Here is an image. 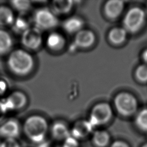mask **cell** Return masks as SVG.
<instances>
[{
  "label": "cell",
  "instance_id": "1",
  "mask_svg": "<svg viewBox=\"0 0 147 147\" xmlns=\"http://www.w3.org/2000/svg\"><path fill=\"white\" fill-rule=\"evenodd\" d=\"M34 64V59L32 55L21 49L10 52L7 60V65L10 71L18 76L29 74L32 71Z\"/></svg>",
  "mask_w": 147,
  "mask_h": 147
},
{
  "label": "cell",
  "instance_id": "2",
  "mask_svg": "<svg viewBox=\"0 0 147 147\" xmlns=\"http://www.w3.org/2000/svg\"><path fill=\"white\" fill-rule=\"evenodd\" d=\"M48 130L47 119L40 115H32L28 117L23 125V131L26 137L32 142H44Z\"/></svg>",
  "mask_w": 147,
  "mask_h": 147
},
{
  "label": "cell",
  "instance_id": "3",
  "mask_svg": "<svg viewBox=\"0 0 147 147\" xmlns=\"http://www.w3.org/2000/svg\"><path fill=\"white\" fill-rule=\"evenodd\" d=\"M32 22L34 27L41 30H51L59 24L57 16L50 9L47 7H41L37 9L33 16Z\"/></svg>",
  "mask_w": 147,
  "mask_h": 147
},
{
  "label": "cell",
  "instance_id": "4",
  "mask_svg": "<svg viewBox=\"0 0 147 147\" xmlns=\"http://www.w3.org/2000/svg\"><path fill=\"white\" fill-rule=\"evenodd\" d=\"M112 116L113 110L111 106L107 102H99L92 107L88 120L95 127L106 124Z\"/></svg>",
  "mask_w": 147,
  "mask_h": 147
},
{
  "label": "cell",
  "instance_id": "5",
  "mask_svg": "<svg viewBox=\"0 0 147 147\" xmlns=\"http://www.w3.org/2000/svg\"><path fill=\"white\" fill-rule=\"evenodd\" d=\"M114 105L117 111L124 116L131 115L137 108V101L134 96L126 92L118 94L114 98Z\"/></svg>",
  "mask_w": 147,
  "mask_h": 147
},
{
  "label": "cell",
  "instance_id": "6",
  "mask_svg": "<svg viewBox=\"0 0 147 147\" xmlns=\"http://www.w3.org/2000/svg\"><path fill=\"white\" fill-rule=\"evenodd\" d=\"M144 21L145 13L142 9L137 7L131 8L123 18V28L126 32H136L141 28Z\"/></svg>",
  "mask_w": 147,
  "mask_h": 147
},
{
  "label": "cell",
  "instance_id": "7",
  "mask_svg": "<svg viewBox=\"0 0 147 147\" xmlns=\"http://www.w3.org/2000/svg\"><path fill=\"white\" fill-rule=\"evenodd\" d=\"M21 41L23 46L27 49L36 50L41 47L42 42L41 31L34 26L30 27L21 34Z\"/></svg>",
  "mask_w": 147,
  "mask_h": 147
},
{
  "label": "cell",
  "instance_id": "8",
  "mask_svg": "<svg viewBox=\"0 0 147 147\" xmlns=\"http://www.w3.org/2000/svg\"><path fill=\"white\" fill-rule=\"evenodd\" d=\"M28 101L26 94L21 91H14L3 101L7 110H18L23 108Z\"/></svg>",
  "mask_w": 147,
  "mask_h": 147
},
{
  "label": "cell",
  "instance_id": "9",
  "mask_svg": "<svg viewBox=\"0 0 147 147\" xmlns=\"http://www.w3.org/2000/svg\"><path fill=\"white\" fill-rule=\"evenodd\" d=\"M94 127L89 120L81 119L76 121L72 127L71 136L78 140L88 137L94 131Z\"/></svg>",
  "mask_w": 147,
  "mask_h": 147
},
{
  "label": "cell",
  "instance_id": "10",
  "mask_svg": "<svg viewBox=\"0 0 147 147\" xmlns=\"http://www.w3.org/2000/svg\"><path fill=\"white\" fill-rule=\"evenodd\" d=\"M20 132L21 126L16 119H9L0 125V136L5 139H16Z\"/></svg>",
  "mask_w": 147,
  "mask_h": 147
},
{
  "label": "cell",
  "instance_id": "11",
  "mask_svg": "<svg viewBox=\"0 0 147 147\" xmlns=\"http://www.w3.org/2000/svg\"><path fill=\"white\" fill-rule=\"evenodd\" d=\"M95 34L92 30L83 29L75 34L74 44L76 48H88L95 43Z\"/></svg>",
  "mask_w": 147,
  "mask_h": 147
},
{
  "label": "cell",
  "instance_id": "12",
  "mask_svg": "<svg viewBox=\"0 0 147 147\" xmlns=\"http://www.w3.org/2000/svg\"><path fill=\"white\" fill-rule=\"evenodd\" d=\"M124 3L123 1L110 0L107 1L104 5V13L106 16L110 19H115L119 16L123 11Z\"/></svg>",
  "mask_w": 147,
  "mask_h": 147
},
{
  "label": "cell",
  "instance_id": "13",
  "mask_svg": "<svg viewBox=\"0 0 147 147\" xmlns=\"http://www.w3.org/2000/svg\"><path fill=\"white\" fill-rule=\"evenodd\" d=\"M51 133L55 140L64 141L71 136V130L65 123L61 121H56L51 127Z\"/></svg>",
  "mask_w": 147,
  "mask_h": 147
},
{
  "label": "cell",
  "instance_id": "14",
  "mask_svg": "<svg viewBox=\"0 0 147 147\" xmlns=\"http://www.w3.org/2000/svg\"><path fill=\"white\" fill-rule=\"evenodd\" d=\"M83 20L78 16L68 17L62 24L64 30L68 34H76L83 29Z\"/></svg>",
  "mask_w": 147,
  "mask_h": 147
},
{
  "label": "cell",
  "instance_id": "15",
  "mask_svg": "<svg viewBox=\"0 0 147 147\" xmlns=\"http://www.w3.org/2000/svg\"><path fill=\"white\" fill-rule=\"evenodd\" d=\"M65 44V40L64 36L61 33L56 32L49 33L46 39V45L52 51H60L64 47Z\"/></svg>",
  "mask_w": 147,
  "mask_h": 147
},
{
  "label": "cell",
  "instance_id": "16",
  "mask_svg": "<svg viewBox=\"0 0 147 147\" xmlns=\"http://www.w3.org/2000/svg\"><path fill=\"white\" fill-rule=\"evenodd\" d=\"M71 0H56L52 1L50 9L57 15H64L69 13L74 5Z\"/></svg>",
  "mask_w": 147,
  "mask_h": 147
},
{
  "label": "cell",
  "instance_id": "17",
  "mask_svg": "<svg viewBox=\"0 0 147 147\" xmlns=\"http://www.w3.org/2000/svg\"><path fill=\"white\" fill-rule=\"evenodd\" d=\"M32 19L30 18L26 13L20 14L18 16L15 18L13 23V30L17 33L22 34L25 31L30 28V24Z\"/></svg>",
  "mask_w": 147,
  "mask_h": 147
},
{
  "label": "cell",
  "instance_id": "18",
  "mask_svg": "<svg viewBox=\"0 0 147 147\" xmlns=\"http://www.w3.org/2000/svg\"><path fill=\"white\" fill-rule=\"evenodd\" d=\"M110 140V134L106 130H96L92 133L91 141L95 147H106Z\"/></svg>",
  "mask_w": 147,
  "mask_h": 147
},
{
  "label": "cell",
  "instance_id": "19",
  "mask_svg": "<svg viewBox=\"0 0 147 147\" xmlns=\"http://www.w3.org/2000/svg\"><path fill=\"white\" fill-rule=\"evenodd\" d=\"M127 32L122 28L116 27L111 29L108 34L110 42L114 45H119L125 41L126 38Z\"/></svg>",
  "mask_w": 147,
  "mask_h": 147
},
{
  "label": "cell",
  "instance_id": "20",
  "mask_svg": "<svg viewBox=\"0 0 147 147\" xmlns=\"http://www.w3.org/2000/svg\"><path fill=\"white\" fill-rule=\"evenodd\" d=\"M13 46L11 35L6 30L0 29V55L9 53Z\"/></svg>",
  "mask_w": 147,
  "mask_h": 147
},
{
  "label": "cell",
  "instance_id": "21",
  "mask_svg": "<svg viewBox=\"0 0 147 147\" xmlns=\"http://www.w3.org/2000/svg\"><path fill=\"white\" fill-rule=\"evenodd\" d=\"M15 19L12 10L6 6H0V26L11 25Z\"/></svg>",
  "mask_w": 147,
  "mask_h": 147
},
{
  "label": "cell",
  "instance_id": "22",
  "mask_svg": "<svg viewBox=\"0 0 147 147\" xmlns=\"http://www.w3.org/2000/svg\"><path fill=\"white\" fill-rule=\"evenodd\" d=\"M11 6L20 14L26 13L30 9L32 4L29 1L25 0H14L10 1Z\"/></svg>",
  "mask_w": 147,
  "mask_h": 147
},
{
  "label": "cell",
  "instance_id": "23",
  "mask_svg": "<svg viewBox=\"0 0 147 147\" xmlns=\"http://www.w3.org/2000/svg\"><path fill=\"white\" fill-rule=\"evenodd\" d=\"M136 124L142 130L147 131V109L142 110L137 114Z\"/></svg>",
  "mask_w": 147,
  "mask_h": 147
},
{
  "label": "cell",
  "instance_id": "24",
  "mask_svg": "<svg viewBox=\"0 0 147 147\" xmlns=\"http://www.w3.org/2000/svg\"><path fill=\"white\" fill-rule=\"evenodd\" d=\"M137 78L141 82L147 81V65L143 64L138 66L136 71Z\"/></svg>",
  "mask_w": 147,
  "mask_h": 147
},
{
  "label": "cell",
  "instance_id": "25",
  "mask_svg": "<svg viewBox=\"0 0 147 147\" xmlns=\"http://www.w3.org/2000/svg\"><path fill=\"white\" fill-rule=\"evenodd\" d=\"M59 147H79V142L77 139L70 136L63 141V143Z\"/></svg>",
  "mask_w": 147,
  "mask_h": 147
},
{
  "label": "cell",
  "instance_id": "26",
  "mask_svg": "<svg viewBox=\"0 0 147 147\" xmlns=\"http://www.w3.org/2000/svg\"><path fill=\"white\" fill-rule=\"evenodd\" d=\"M0 147H20V145L16 139H5L0 145Z\"/></svg>",
  "mask_w": 147,
  "mask_h": 147
},
{
  "label": "cell",
  "instance_id": "27",
  "mask_svg": "<svg viewBox=\"0 0 147 147\" xmlns=\"http://www.w3.org/2000/svg\"><path fill=\"white\" fill-rule=\"evenodd\" d=\"M7 111L3 102L0 101V121L4 118Z\"/></svg>",
  "mask_w": 147,
  "mask_h": 147
},
{
  "label": "cell",
  "instance_id": "28",
  "mask_svg": "<svg viewBox=\"0 0 147 147\" xmlns=\"http://www.w3.org/2000/svg\"><path fill=\"white\" fill-rule=\"evenodd\" d=\"M110 147H129V146L124 141H114Z\"/></svg>",
  "mask_w": 147,
  "mask_h": 147
},
{
  "label": "cell",
  "instance_id": "29",
  "mask_svg": "<svg viewBox=\"0 0 147 147\" xmlns=\"http://www.w3.org/2000/svg\"><path fill=\"white\" fill-rule=\"evenodd\" d=\"M7 89V84L4 80H0V95L3 94Z\"/></svg>",
  "mask_w": 147,
  "mask_h": 147
},
{
  "label": "cell",
  "instance_id": "30",
  "mask_svg": "<svg viewBox=\"0 0 147 147\" xmlns=\"http://www.w3.org/2000/svg\"><path fill=\"white\" fill-rule=\"evenodd\" d=\"M142 58L147 63V49L144 51L142 53Z\"/></svg>",
  "mask_w": 147,
  "mask_h": 147
},
{
  "label": "cell",
  "instance_id": "31",
  "mask_svg": "<svg viewBox=\"0 0 147 147\" xmlns=\"http://www.w3.org/2000/svg\"><path fill=\"white\" fill-rule=\"evenodd\" d=\"M142 147H147V144H145V145H144Z\"/></svg>",
  "mask_w": 147,
  "mask_h": 147
}]
</instances>
